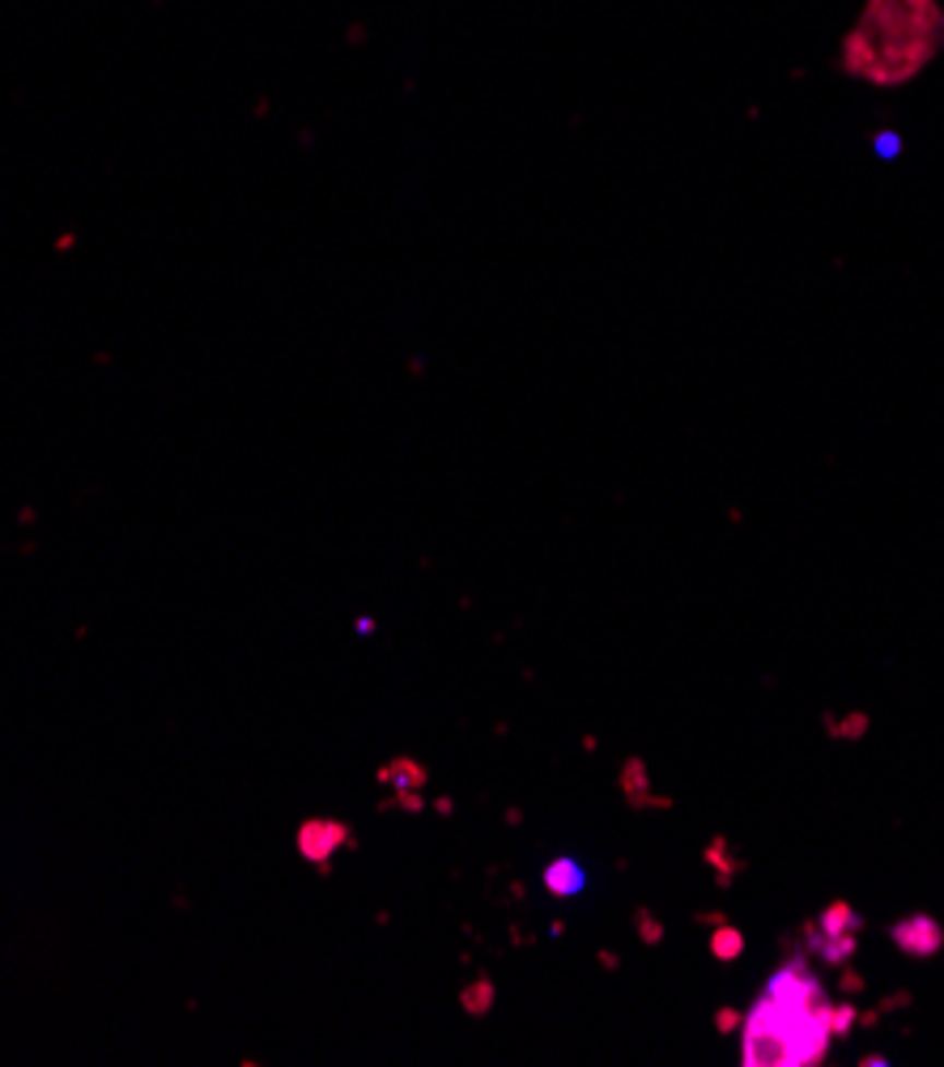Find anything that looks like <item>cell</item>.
<instances>
[{
    "mask_svg": "<svg viewBox=\"0 0 944 1067\" xmlns=\"http://www.w3.org/2000/svg\"><path fill=\"white\" fill-rule=\"evenodd\" d=\"M944 51V0H864L838 39V69L876 90H898Z\"/></svg>",
    "mask_w": 944,
    "mask_h": 1067,
    "instance_id": "1",
    "label": "cell"
},
{
    "mask_svg": "<svg viewBox=\"0 0 944 1067\" xmlns=\"http://www.w3.org/2000/svg\"><path fill=\"white\" fill-rule=\"evenodd\" d=\"M829 1004V999H826ZM826 1004L795 1008L762 995L741 1021V1064L745 1067H817L829 1051Z\"/></svg>",
    "mask_w": 944,
    "mask_h": 1067,
    "instance_id": "2",
    "label": "cell"
},
{
    "mask_svg": "<svg viewBox=\"0 0 944 1067\" xmlns=\"http://www.w3.org/2000/svg\"><path fill=\"white\" fill-rule=\"evenodd\" d=\"M766 995H770V999H779V1004H795V1008H817V1004H826L822 979L809 970L804 952H795L783 970H779V974L766 983Z\"/></svg>",
    "mask_w": 944,
    "mask_h": 1067,
    "instance_id": "3",
    "label": "cell"
},
{
    "mask_svg": "<svg viewBox=\"0 0 944 1067\" xmlns=\"http://www.w3.org/2000/svg\"><path fill=\"white\" fill-rule=\"evenodd\" d=\"M889 940L906 952V957H936L944 949V927L932 914H906L889 927Z\"/></svg>",
    "mask_w": 944,
    "mask_h": 1067,
    "instance_id": "4",
    "label": "cell"
},
{
    "mask_svg": "<svg viewBox=\"0 0 944 1067\" xmlns=\"http://www.w3.org/2000/svg\"><path fill=\"white\" fill-rule=\"evenodd\" d=\"M804 940H809V949L817 952L822 961H829V965H851V957H856V932H842V936H826L813 918H809V927H804Z\"/></svg>",
    "mask_w": 944,
    "mask_h": 1067,
    "instance_id": "5",
    "label": "cell"
},
{
    "mask_svg": "<svg viewBox=\"0 0 944 1067\" xmlns=\"http://www.w3.org/2000/svg\"><path fill=\"white\" fill-rule=\"evenodd\" d=\"M341 842H345V826H341V821H311L307 830L298 833L303 855H307V859H319V864H323Z\"/></svg>",
    "mask_w": 944,
    "mask_h": 1067,
    "instance_id": "6",
    "label": "cell"
},
{
    "mask_svg": "<svg viewBox=\"0 0 944 1067\" xmlns=\"http://www.w3.org/2000/svg\"><path fill=\"white\" fill-rule=\"evenodd\" d=\"M622 787L634 808H669V799H656L651 795V779H647V761L642 757H629L626 770H622Z\"/></svg>",
    "mask_w": 944,
    "mask_h": 1067,
    "instance_id": "7",
    "label": "cell"
},
{
    "mask_svg": "<svg viewBox=\"0 0 944 1067\" xmlns=\"http://www.w3.org/2000/svg\"><path fill=\"white\" fill-rule=\"evenodd\" d=\"M583 885H588V876L575 859H553L545 868V889L553 898H575V893H583Z\"/></svg>",
    "mask_w": 944,
    "mask_h": 1067,
    "instance_id": "8",
    "label": "cell"
},
{
    "mask_svg": "<svg viewBox=\"0 0 944 1067\" xmlns=\"http://www.w3.org/2000/svg\"><path fill=\"white\" fill-rule=\"evenodd\" d=\"M813 923H817L826 936H842V932H856V936H860V927H864L860 910L851 906V902H842V898H838V902H829V906L822 910Z\"/></svg>",
    "mask_w": 944,
    "mask_h": 1067,
    "instance_id": "9",
    "label": "cell"
},
{
    "mask_svg": "<svg viewBox=\"0 0 944 1067\" xmlns=\"http://www.w3.org/2000/svg\"><path fill=\"white\" fill-rule=\"evenodd\" d=\"M707 868H715V876H719V885L728 889L741 872H745V859L728 846V838H710V846H707Z\"/></svg>",
    "mask_w": 944,
    "mask_h": 1067,
    "instance_id": "10",
    "label": "cell"
},
{
    "mask_svg": "<svg viewBox=\"0 0 944 1067\" xmlns=\"http://www.w3.org/2000/svg\"><path fill=\"white\" fill-rule=\"evenodd\" d=\"M741 952H745V932L732 927L728 918L715 923V932H710V957H719V961H736Z\"/></svg>",
    "mask_w": 944,
    "mask_h": 1067,
    "instance_id": "11",
    "label": "cell"
},
{
    "mask_svg": "<svg viewBox=\"0 0 944 1067\" xmlns=\"http://www.w3.org/2000/svg\"><path fill=\"white\" fill-rule=\"evenodd\" d=\"M379 779H384V783H396V791H400V795H404V791L413 795L417 787H426V770H422L417 761H392V766H388ZM413 799H417V795H413Z\"/></svg>",
    "mask_w": 944,
    "mask_h": 1067,
    "instance_id": "12",
    "label": "cell"
},
{
    "mask_svg": "<svg viewBox=\"0 0 944 1067\" xmlns=\"http://www.w3.org/2000/svg\"><path fill=\"white\" fill-rule=\"evenodd\" d=\"M856 1021H860V1012H856L851 1004H826V1029H829V1038H847Z\"/></svg>",
    "mask_w": 944,
    "mask_h": 1067,
    "instance_id": "13",
    "label": "cell"
},
{
    "mask_svg": "<svg viewBox=\"0 0 944 1067\" xmlns=\"http://www.w3.org/2000/svg\"><path fill=\"white\" fill-rule=\"evenodd\" d=\"M489 1004H494V987H489L485 979H476V983L464 987V1008H469V1012L481 1017V1012H489Z\"/></svg>",
    "mask_w": 944,
    "mask_h": 1067,
    "instance_id": "14",
    "label": "cell"
},
{
    "mask_svg": "<svg viewBox=\"0 0 944 1067\" xmlns=\"http://www.w3.org/2000/svg\"><path fill=\"white\" fill-rule=\"evenodd\" d=\"M829 732H834V736H851V740H856V736H864V732H868V714H847V723H829Z\"/></svg>",
    "mask_w": 944,
    "mask_h": 1067,
    "instance_id": "15",
    "label": "cell"
},
{
    "mask_svg": "<svg viewBox=\"0 0 944 1067\" xmlns=\"http://www.w3.org/2000/svg\"><path fill=\"white\" fill-rule=\"evenodd\" d=\"M634 923H638V936H642V940H651V945H656V940L664 936L660 918H656V914H647V910H638V918H634Z\"/></svg>",
    "mask_w": 944,
    "mask_h": 1067,
    "instance_id": "16",
    "label": "cell"
},
{
    "mask_svg": "<svg viewBox=\"0 0 944 1067\" xmlns=\"http://www.w3.org/2000/svg\"><path fill=\"white\" fill-rule=\"evenodd\" d=\"M741 1021H745V1017H741L736 1008H719V1012H715V1029H719V1033H732V1029H741Z\"/></svg>",
    "mask_w": 944,
    "mask_h": 1067,
    "instance_id": "17",
    "label": "cell"
}]
</instances>
